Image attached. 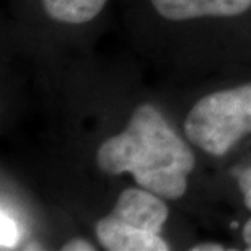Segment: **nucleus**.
Segmentation results:
<instances>
[{
    "label": "nucleus",
    "instance_id": "nucleus-6",
    "mask_svg": "<svg viewBox=\"0 0 251 251\" xmlns=\"http://www.w3.org/2000/svg\"><path fill=\"white\" fill-rule=\"evenodd\" d=\"M2 250H10L13 248V245H17L20 238L18 225L15 224V220L2 209Z\"/></svg>",
    "mask_w": 251,
    "mask_h": 251
},
{
    "label": "nucleus",
    "instance_id": "nucleus-5",
    "mask_svg": "<svg viewBox=\"0 0 251 251\" xmlns=\"http://www.w3.org/2000/svg\"><path fill=\"white\" fill-rule=\"evenodd\" d=\"M108 0H43L46 13L56 22L82 25L101 12Z\"/></svg>",
    "mask_w": 251,
    "mask_h": 251
},
{
    "label": "nucleus",
    "instance_id": "nucleus-10",
    "mask_svg": "<svg viewBox=\"0 0 251 251\" xmlns=\"http://www.w3.org/2000/svg\"><path fill=\"white\" fill-rule=\"evenodd\" d=\"M243 240L247 243V248L251 250V219L243 225Z\"/></svg>",
    "mask_w": 251,
    "mask_h": 251
},
{
    "label": "nucleus",
    "instance_id": "nucleus-4",
    "mask_svg": "<svg viewBox=\"0 0 251 251\" xmlns=\"http://www.w3.org/2000/svg\"><path fill=\"white\" fill-rule=\"evenodd\" d=\"M153 8L173 22L202 17H235L251 7V0H150Z\"/></svg>",
    "mask_w": 251,
    "mask_h": 251
},
{
    "label": "nucleus",
    "instance_id": "nucleus-3",
    "mask_svg": "<svg viewBox=\"0 0 251 251\" xmlns=\"http://www.w3.org/2000/svg\"><path fill=\"white\" fill-rule=\"evenodd\" d=\"M191 144L214 157L228 153L251 134V83L201 98L184 121Z\"/></svg>",
    "mask_w": 251,
    "mask_h": 251
},
{
    "label": "nucleus",
    "instance_id": "nucleus-7",
    "mask_svg": "<svg viewBox=\"0 0 251 251\" xmlns=\"http://www.w3.org/2000/svg\"><path fill=\"white\" fill-rule=\"evenodd\" d=\"M237 181H238L240 189H242V193H243L245 205L251 210V167L245 168L238 173Z\"/></svg>",
    "mask_w": 251,
    "mask_h": 251
},
{
    "label": "nucleus",
    "instance_id": "nucleus-1",
    "mask_svg": "<svg viewBox=\"0 0 251 251\" xmlns=\"http://www.w3.org/2000/svg\"><path fill=\"white\" fill-rule=\"evenodd\" d=\"M97 163L113 176L130 173L140 188L160 198L178 199L186 193L196 160L163 114L153 104L144 103L132 113L123 132L100 145Z\"/></svg>",
    "mask_w": 251,
    "mask_h": 251
},
{
    "label": "nucleus",
    "instance_id": "nucleus-9",
    "mask_svg": "<svg viewBox=\"0 0 251 251\" xmlns=\"http://www.w3.org/2000/svg\"><path fill=\"white\" fill-rule=\"evenodd\" d=\"M191 250L193 251H224L225 248L220 247L217 243H201L198 247H193Z\"/></svg>",
    "mask_w": 251,
    "mask_h": 251
},
{
    "label": "nucleus",
    "instance_id": "nucleus-8",
    "mask_svg": "<svg viewBox=\"0 0 251 251\" xmlns=\"http://www.w3.org/2000/svg\"><path fill=\"white\" fill-rule=\"evenodd\" d=\"M95 247L92 243L85 242L82 238H75V240H70L62 247V251H93Z\"/></svg>",
    "mask_w": 251,
    "mask_h": 251
},
{
    "label": "nucleus",
    "instance_id": "nucleus-2",
    "mask_svg": "<svg viewBox=\"0 0 251 251\" xmlns=\"http://www.w3.org/2000/svg\"><path fill=\"white\" fill-rule=\"evenodd\" d=\"M168 219L163 198L149 189L129 188L121 193L113 212L95 225L98 242L109 251H167L160 237Z\"/></svg>",
    "mask_w": 251,
    "mask_h": 251
}]
</instances>
